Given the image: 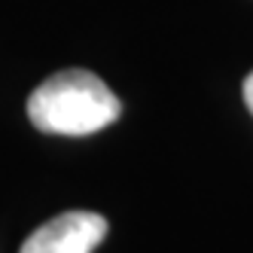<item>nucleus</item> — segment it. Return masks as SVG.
<instances>
[{
	"mask_svg": "<svg viewBox=\"0 0 253 253\" xmlns=\"http://www.w3.org/2000/svg\"><path fill=\"white\" fill-rule=\"evenodd\" d=\"M119 113V98L88 70H61L43 80L28 98V119L46 134L85 137L113 125Z\"/></svg>",
	"mask_w": 253,
	"mask_h": 253,
	"instance_id": "f257e3e1",
	"label": "nucleus"
},
{
	"mask_svg": "<svg viewBox=\"0 0 253 253\" xmlns=\"http://www.w3.org/2000/svg\"><path fill=\"white\" fill-rule=\"evenodd\" d=\"M107 235V220L95 211H67L28 235L19 253H92Z\"/></svg>",
	"mask_w": 253,
	"mask_h": 253,
	"instance_id": "f03ea898",
	"label": "nucleus"
},
{
	"mask_svg": "<svg viewBox=\"0 0 253 253\" xmlns=\"http://www.w3.org/2000/svg\"><path fill=\"white\" fill-rule=\"evenodd\" d=\"M241 92H244V101H247V107H250V113H253V74L244 80V88H241Z\"/></svg>",
	"mask_w": 253,
	"mask_h": 253,
	"instance_id": "7ed1b4c3",
	"label": "nucleus"
}]
</instances>
